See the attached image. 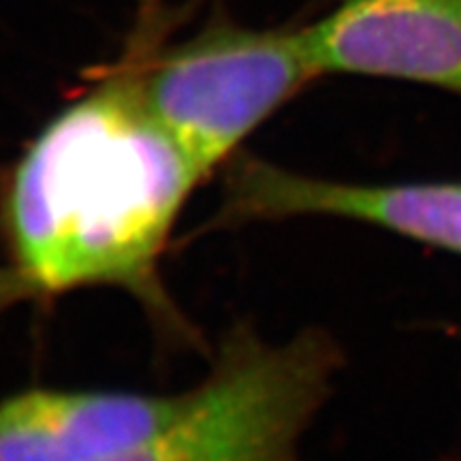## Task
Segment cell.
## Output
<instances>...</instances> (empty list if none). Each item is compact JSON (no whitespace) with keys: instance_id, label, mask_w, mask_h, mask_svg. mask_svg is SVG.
Here are the masks:
<instances>
[{"instance_id":"obj_6","label":"cell","mask_w":461,"mask_h":461,"mask_svg":"<svg viewBox=\"0 0 461 461\" xmlns=\"http://www.w3.org/2000/svg\"><path fill=\"white\" fill-rule=\"evenodd\" d=\"M184 393L31 389L0 402V461H109L180 411Z\"/></svg>"},{"instance_id":"obj_1","label":"cell","mask_w":461,"mask_h":461,"mask_svg":"<svg viewBox=\"0 0 461 461\" xmlns=\"http://www.w3.org/2000/svg\"><path fill=\"white\" fill-rule=\"evenodd\" d=\"M205 177L137 95L124 58L58 112L11 167L0 230L14 297L112 286L173 322L158 263Z\"/></svg>"},{"instance_id":"obj_5","label":"cell","mask_w":461,"mask_h":461,"mask_svg":"<svg viewBox=\"0 0 461 461\" xmlns=\"http://www.w3.org/2000/svg\"><path fill=\"white\" fill-rule=\"evenodd\" d=\"M321 75L428 84L461 95V0H342L305 28Z\"/></svg>"},{"instance_id":"obj_2","label":"cell","mask_w":461,"mask_h":461,"mask_svg":"<svg viewBox=\"0 0 461 461\" xmlns=\"http://www.w3.org/2000/svg\"><path fill=\"white\" fill-rule=\"evenodd\" d=\"M157 31H140L122 56L137 95L201 176L238 157L252 135L305 86L321 77L305 28L257 31L214 17L163 48Z\"/></svg>"},{"instance_id":"obj_3","label":"cell","mask_w":461,"mask_h":461,"mask_svg":"<svg viewBox=\"0 0 461 461\" xmlns=\"http://www.w3.org/2000/svg\"><path fill=\"white\" fill-rule=\"evenodd\" d=\"M342 350L325 330L265 342L238 325L163 428L109 461H302L299 442L331 393Z\"/></svg>"},{"instance_id":"obj_4","label":"cell","mask_w":461,"mask_h":461,"mask_svg":"<svg viewBox=\"0 0 461 461\" xmlns=\"http://www.w3.org/2000/svg\"><path fill=\"white\" fill-rule=\"evenodd\" d=\"M299 216L374 224L461 255V182L350 184L303 176L255 157H235L227 165L222 222Z\"/></svg>"}]
</instances>
